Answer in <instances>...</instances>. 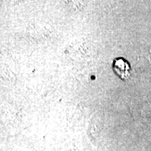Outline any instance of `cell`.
Segmentation results:
<instances>
[{
	"label": "cell",
	"mask_w": 151,
	"mask_h": 151,
	"mask_svg": "<svg viewBox=\"0 0 151 151\" xmlns=\"http://www.w3.org/2000/svg\"><path fill=\"white\" fill-rule=\"evenodd\" d=\"M113 69L116 74L122 80H126L129 77L130 67L128 62L122 58H118L114 60Z\"/></svg>",
	"instance_id": "obj_1"
}]
</instances>
